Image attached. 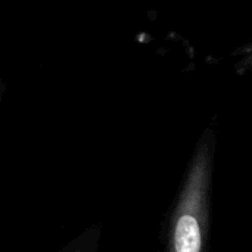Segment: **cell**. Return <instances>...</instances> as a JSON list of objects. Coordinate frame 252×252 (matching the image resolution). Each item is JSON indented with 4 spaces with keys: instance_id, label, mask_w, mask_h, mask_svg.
<instances>
[{
    "instance_id": "1",
    "label": "cell",
    "mask_w": 252,
    "mask_h": 252,
    "mask_svg": "<svg viewBox=\"0 0 252 252\" xmlns=\"http://www.w3.org/2000/svg\"><path fill=\"white\" fill-rule=\"evenodd\" d=\"M214 136L204 131L174 213L168 252H204Z\"/></svg>"
},
{
    "instance_id": "2",
    "label": "cell",
    "mask_w": 252,
    "mask_h": 252,
    "mask_svg": "<svg viewBox=\"0 0 252 252\" xmlns=\"http://www.w3.org/2000/svg\"><path fill=\"white\" fill-rule=\"evenodd\" d=\"M6 92H7V83L3 77H0V103L6 96Z\"/></svg>"
}]
</instances>
